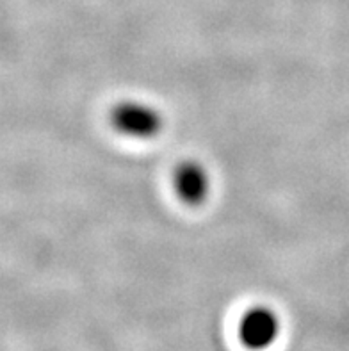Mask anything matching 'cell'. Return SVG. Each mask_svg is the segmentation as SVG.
<instances>
[{
    "label": "cell",
    "mask_w": 349,
    "mask_h": 351,
    "mask_svg": "<svg viewBox=\"0 0 349 351\" xmlns=\"http://www.w3.org/2000/svg\"><path fill=\"white\" fill-rule=\"evenodd\" d=\"M280 332H282V321L278 314L265 305L248 308L239 321V339L248 350H267L276 343Z\"/></svg>",
    "instance_id": "2"
},
{
    "label": "cell",
    "mask_w": 349,
    "mask_h": 351,
    "mask_svg": "<svg viewBox=\"0 0 349 351\" xmlns=\"http://www.w3.org/2000/svg\"><path fill=\"white\" fill-rule=\"evenodd\" d=\"M116 132L132 139H152L163 130L164 118L157 107L141 100H121L111 111Z\"/></svg>",
    "instance_id": "1"
},
{
    "label": "cell",
    "mask_w": 349,
    "mask_h": 351,
    "mask_svg": "<svg viewBox=\"0 0 349 351\" xmlns=\"http://www.w3.org/2000/svg\"><path fill=\"white\" fill-rule=\"evenodd\" d=\"M173 187L184 204H204L210 195V175L198 160H182L173 171Z\"/></svg>",
    "instance_id": "3"
}]
</instances>
